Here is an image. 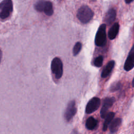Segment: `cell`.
<instances>
[{
  "mask_svg": "<svg viewBox=\"0 0 134 134\" xmlns=\"http://www.w3.org/2000/svg\"><path fill=\"white\" fill-rule=\"evenodd\" d=\"M77 17L83 24L88 23L94 16V12L87 6H82L77 10Z\"/></svg>",
  "mask_w": 134,
  "mask_h": 134,
  "instance_id": "cell-1",
  "label": "cell"
},
{
  "mask_svg": "<svg viewBox=\"0 0 134 134\" xmlns=\"http://www.w3.org/2000/svg\"><path fill=\"white\" fill-rule=\"evenodd\" d=\"M51 70L56 79H60L63 74V63L58 57L53 59L51 63Z\"/></svg>",
  "mask_w": 134,
  "mask_h": 134,
  "instance_id": "cell-2",
  "label": "cell"
},
{
  "mask_svg": "<svg viewBox=\"0 0 134 134\" xmlns=\"http://www.w3.org/2000/svg\"><path fill=\"white\" fill-rule=\"evenodd\" d=\"M106 25L105 24H102L98 28L95 38V43L98 47H103L105 45L106 41Z\"/></svg>",
  "mask_w": 134,
  "mask_h": 134,
  "instance_id": "cell-3",
  "label": "cell"
},
{
  "mask_svg": "<svg viewBox=\"0 0 134 134\" xmlns=\"http://www.w3.org/2000/svg\"><path fill=\"white\" fill-rule=\"evenodd\" d=\"M0 18L2 19L9 16L13 9V2L12 0H3L0 3Z\"/></svg>",
  "mask_w": 134,
  "mask_h": 134,
  "instance_id": "cell-4",
  "label": "cell"
},
{
  "mask_svg": "<svg viewBox=\"0 0 134 134\" xmlns=\"http://www.w3.org/2000/svg\"><path fill=\"white\" fill-rule=\"evenodd\" d=\"M100 99L98 97H93L88 101L86 105L85 108L86 113L90 114L94 113L98 109L100 106Z\"/></svg>",
  "mask_w": 134,
  "mask_h": 134,
  "instance_id": "cell-5",
  "label": "cell"
},
{
  "mask_svg": "<svg viewBox=\"0 0 134 134\" xmlns=\"http://www.w3.org/2000/svg\"><path fill=\"white\" fill-rule=\"evenodd\" d=\"M77 109L75 106V100H71L69 102L64 112V118L68 121H70L76 114Z\"/></svg>",
  "mask_w": 134,
  "mask_h": 134,
  "instance_id": "cell-6",
  "label": "cell"
},
{
  "mask_svg": "<svg viewBox=\"0 0 134 134\" xmlns=\"http://www.w3.org/2000/svg\"><path fill=\"white\" fill-rule=\"evenodd\" d=\"M115 100V98L114 97H107L104 99L102 107L100 111V115L102 118H105L108 113V108L112 106Z\"/></svg>",
  "mask_w": 134,
  "mask_h": 134,
  "instance_id": "cell-7",
  "label": "cell"
},
{
  "mask_svg": "<svg viewBox=\"0 0 134 134\" xmlns=\"http://www.w3.org/2000/svg\"><path fill=\"white\" fill-rule=\"evenodd\" d=\"M134 65V47L133 46L131 47L127 59L125 61L124 68L126 71H129L132 70Z\"/></svg>",
  "mask_w": 134,
  "mask_h": 134,
  "instance_id": "cell-8",
  "label": "cell"
},
{
  "mask_svg": "<svg viewBox=\"0 0 134 134\" xmlns=\"http://www.w3.org/2000/svg\"><path fill=\"white\" fill-rule=\"evenodd\" d=\"M116 12L114 8L109 9L107 12L105 17V21L107 25L111 24L115 20Z\"/></svg>",
  "mask_w": 134,
  "mask_h": 134,
  "instance_id": "cell-9",
  "label": "cell"
},
{
  "mask_svg": "<svg viewBox=\"0 0 134 134\" xmlns=\"http://www.w3.org/2000/svg\"><path fill=\"white\" fill-rule=\"evenodd\" d=\"M115 63L114 60H111L107 63L101 73V77L102 78H106L109 75L115 66Z\"/></svg>",
  "mask_w": 134,
  "mask_h": 134,
  "instance_id": "cell-10",
  "label": "cell"
},
{
  "mask_svg": "<svg viewBox=\"0 0 134 134\" xmlns=\"http://www.w3.org/2000/svg\"><path fill=\"white\" fill-rule=\"evenodd\" d=\"M119 25L118 23H115L110 27V28L108 31V37L109 39L110 40L114 39L116 37L119 32Z\"/></svg>",
  "mask_w": 134,
  "mask_h": 134,
  "instance_id": "cell-11",
  "label": "cell"
},
{
  "mask_svg": "<svg viewBox=\"0 0 134 134\" xmlns=\"http://www.w3.org/2000/svg\"><path fill=\"white\" fill-rule=\"evenodd\" d=\"M121 123V119L120 118H116L113 120H111L109 124V131L111 133H114L116 132Z\"/></svg>",
  "mask_w": 134,
  "mask_h": 134,
  "instance_id": "cell-12",
  "label": "cell"
},
{
  "mask_svg": "<svg viewBox=\"0 0 134 134\" xmlns=\"http://www.w3.org/2000/svg\"><path fill=\"white\" fill-rule=\"evenodd\" d=\"M97 125V120L93 117H90L85 123L86 128L88 130H94Z\"/></svg>",
  "mask_w": 134,
  "mask_h": 134,
  "instance_id": "cell-13",
  "label": "cell"
},
{
  "mask_svg": "<svg viewBox=\"0 0 134 134\" xmlns=\"http://www.w3.org/2000/svg\"><path fill=\"white\" fill-rule=\"evenodd\" d=\"M115 114L114 112H110V113H107L106 117H105V121H104V122L103 124V131H105L107 130L110 122H111V121L113 119L114 117H115Z\"/></svg>",
  "mask_w": 134,
  "mask_h": 134,
  "instance_id": "cell-14",
  "label": "cell"
},
{
  "mask_svg": "<svg viewBox=\"0 0 134 134\" xmlns=\"http://www.w3.org/2000/svg\"><path fill=\"white\" fill-rule=\"evenodd\" d=\"M43 12L47 16H51L53 13L52 4L50 1H46Z\"/></svg>",
  "mask_w": 134,
  "mask_h": 134,
  "instance_id": "cell-15",
  "label": "cell"
},
{
  "mask_svg": "<svg viewBox=\"0 0 134 134\" xmlns=\"http://www.w3.org/2000/svg\"><path fill=\"white\" fill-rule=\"evenodd\" d=\"M46 2L44 0H39L35 4V9L39 12H43Z\"/></svg>",
  "mask_w": 134,
  "mask_h": 134,
  "instance_id": "cell-16",
  "label": "cell"
},
{
  "mask_svg": "<svg viewBox=\"0 0 134 134\" xmlns=\"http://www.w3.org/2000/svg\"><path fill=\"white\" fill-rule=\"evenodd\" d=\"M82 43L80 42H77L74 46L73 48V54L74 56L77 55L81 51L82 49Z\"/></svg>",
  "mask_w": 134,
  "mask_h": 134,
  "instance_id": "cell-17",
  "label": "cell"
},
{
  "mask_svg": "<svg viewBox=\"0 0 134 134\" xmlns=\"http://www.w3.org/2000/svg\"><path fill=\"white\" fill-rule=\"evenodd\" d=\"M121 83L119 82H116L111 85L110 87V91L111 92H115L118 90H119L121 87Z\"/></svg>",
  "mask_w": 134,
  "mask_h": 134,
  "instance_id": "cell-18",
  "label": "cell"
},
{
  "mask_svg": "<svg viewBox=\"0 0 134 134\" xmlns=\"http://www.w3.org/2000/svg\"><path fill=\"white\" fill-rule=\"evenodd\" d=\"M103 57L102 55H99L96 57L94 61V64L96 67H100L103 65Z\"/></svg>",
  "mask_w": 134,
  "mask_h": 134,
  "instance_id": "cell-19",
  "label": "cell"
},
{
  "mask_svg": "<svg viewBox=\"0 0 134 134\" xmlns=\"http://www.w3.org/2000/svg\"><path fill=\"white\" fill-rule=\"evenodd\" d=\"M2 58V52L1 50L0 49V63H1V62Z\"/></svg>",
  "mask_w": 134,
  "mask_h": 134,
  "instance_id": "cell-20",
  "label": "cell"
},
{
  "mask_svg": "<svg viewBox=\"0 0 134 134\" xmlns=\"http://www.w3.org/2000/svg\"><path fill=\"white\" fill-rule=\"evenodd\" d=\"M125 1L127 4H129L132 1H133V0H125Z\"/></svg>",
  "mask_w": 134,
  "mask_h": 134,
  "instance_id": "cell-21",
  "label": "cell"
}]
</instances>
